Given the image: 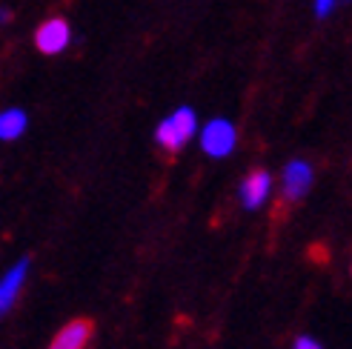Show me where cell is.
I'll list each match as a JSON object with an SVG mask.
<instances>
[{"instance_id":"6da1fadb","label":"cell","mask_w":352,"mask_h":349,"mask_svg":"<svg viewBox=\"0 0 352 349\" xmlns=\"http://www.w3.org/2000/svg\"><path fill=\"white\" fill-rule=\"evenodd\" d=\"M195 112H192L189 106H181L175 115H169L166 120H161V126H157L155 132V141L161 144L166 152H178L192 135H195Z\"/></svg>"},{"instance_id":"7a4b0ae2","label":"cell","mask_w":352,"mask_h":349,"mask_svg":"<svg viewBox=\"0 0 352 349\" xmlns=\"http://www.w3.org/2000/svg\"><path fill=\"white\" fill-rule=\"evenodd\" d=\"M69 38H72V29L63 17H52L46 21L38 32H34V46H38L43 55H58L69 46Z\"/></svg>"},{"instance_id":"3957f363","label":"cell","mask_w":352,"mask_h":349,"mask_svg":"<svg viewBox=\"0 0 352 349\" xmlns=\"http://www.w3.org/2000/svg\"><path fill=\"white\" fill-rule=\"evenodd\" d=\"M201 146H204L206 155H212V158L230 155L232 146H235V126L230 124V120H212L201 135Z\"/></svg>"},{"instance_id":"277c9868","label":"cell","mask_w":352,"mask_h":349,"mask_svg":"<svg viewBox=\"0 0 352 349\" xmlns=\"http://www.w3.org/2000/svg\"><path fill=\"white\" fill-rule=\"evenodd\" d=\"M92 333H95V324L89 318H75L52 338L49 349H86V344L92 341Z\"/></svg>"},{"instance_id":"5b68a950","label":"cell","mask_w":352,"mask_h":349,"mask_svg":"<svg viewBox=\"0 0 352 349\" xmlns=\"http://www.w3.org/2000/svg\"><path fill=\"white\" fill-rule=\"evenodd\" d=\"M312 186V166L307 161H292L284 169V198L301 201Z\"/></svg>"},{"instance_id":"8992f818","label":"cell","mask_w":352,"mask_h":349,"mask_svg":"<svg viewBox=\"0 0 352 349\" xmlns=\"http://www.w3.org/2000/svg\"><path fill=\"white\" fill-rule=\"evenodd\" d=\"M26 272H29V258L17 260V264L0 278V318H3L9 306L17 301V295H21L23 281H26Z\"/></svg>"},{"instance_id":"52a82bcc","label":"cell","mask_w":352,"mask_h":349,"mask_svg":"<svg viewBox=\"0 0 352 349\" xmlns=\"http://www.w3.org/2000/svg\"><path fill=\"white\" fill-rule=\"evenodd\" d=\"M270 189H272V178H270V172L255 169L252 174H246L243 183H241V203H243L246 209H258L263 201H267Z\"/></svg>"},{"instance_id":"ba28073f","label":"cell","mask_w":352,"mask_h":349,"mask_svg":"<svg viewBox=\"0 0 352 349\" xmlns=\"http://www.w3.org/2000/svg\"><path fill=\"white\" fill-rule=\"evenodd\" d=\"M26 132V112L21 109H6L0 112V141H14Z\"/></svg>"},{"instance_id":"9c48e42d","label":"cell","mask_w":352,"mask_h":349,"mask_svg":"<svg viewBox=\"0 0 352 349\" xmlns=\"http://www.w3.org/2000/svg\"><path fill=\"white\" fill-rule=\"evenodd\" d=\"M332 6H336V0H315V14L327 17V14L332 12Z\"/></svg>"},{"instance_id":"30bf717a","label":"cell","mask_w":352,"mask_h":349,"mask_svg":"<svg viewBox=\"0 0 352 349\" xmlns=\"http://www.w3.org/2000/svg\"><path fill=\"white\" fill-rule=\"evenodd\" d=\"M295 349H321V344H315L312 338L304 335V338H298V341H295Z\"/></svg>"},{"instance_id":"8fae6325","label":"cell","mask_w":352,"mask_h":349,"mask_svg":"<svg viewBox=\"0 0 352 349\" xmlns=\"http://www.w3.org/2000/svg\"><path fill=\"white\" fill-rule=\"evenodd\" d=\"M12 21V12L9 9H0V23H9Z\"/></svg>"}]
</instances>
